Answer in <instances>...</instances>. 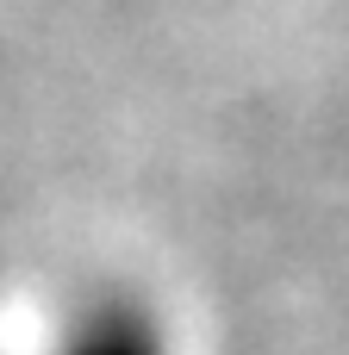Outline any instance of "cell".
I'll return each mask as SVG.
<instances>
[{
  "mask_svg": "<svg viewBox=\"0 0 349 355\" xmlns=\"http://www.w3.org/2000/svg\"><path fill=\"white\" fill-rule=\"evenodd\" d=\"M37 355H175V337L150 300L100 293V300H81Z\"/></svg>",
  "mask_w": 349,
  "mask_h": 355,
  "instance_id": "obj_1",
  "label": "cell"
}]
</instances>
